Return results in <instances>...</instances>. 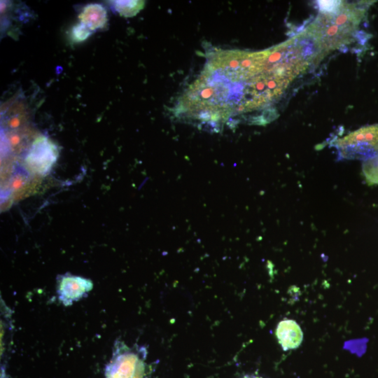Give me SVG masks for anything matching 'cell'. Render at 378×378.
Segmentation results:
<instances>
[{"instance_id": "1", "label": "cell", "mask_w": 378, "mask_h": 378, "mask_svg": "<svg viewBox=\"0 0 378 378\" xmlns=\"http://www.w3.org/2000/svg\"><path fill=\"white\" fill-rule=\"evenodd\" d=\"M369 1L347 3L332 13H320L303 31L313 42L314 62L317 63L330 52L351 43L363 20Z\"/></svg>"}, {"instance_id": "2", "label": "cell", "mask_w": 378, "mask_h": 378, "mask_svg": "<svg viewBox=\"0 0 378 378\" xmlns=\"http://www.w3.org/2000/svg\"><path fill=\"white\" fill-rule=\"evenodd\" d=\"M339 160H364L378 153V124L363 126L330 143Z\"/></svg>"}, {"instance_id": "3", "label": "cell", "mask_w": 378, "mask_h": 378, "mask_svg": "<svg viewBox=\"0 0 378 378\" xmlns=\"http://www.w3.org/2000/svg\"><path fill=\"white\" fill-rule=\"evenodd\" d=\"M115 346L106 378H144V348H130L122 342Z\"/></svg>"}, {"instance_id": "4", "label": "cell", "mask_w": 378, "mask_h": 378, "mask_svg": "<svg viewBox=\"0 0 378 378\" xmlns=\"http://www.w3.org/2000/svg\"><path fill=\"white\" fill-rule=\"evenodd\" d=\"M58 156L57 146L48 137L40 136L33 141L25 156V166L31 172L45 176L50 172Z\"/></svg>"}, {"instance_id": "5", "label": "cell", "mask_w": 378, "mask_h": 378, "mask_svg": "<svg viewBox=\"0 0 378 378\" xmlns=\"http://www.w3.org/2000/svg\"><path fill=\"white\" fill-rule=\"evenodd\" d=\"M92 281L79 276L66 274L57 280V293L59 300L65 306L80 300L92 289Z\"/></svg>"}, {"instance_id": "6", "label": "cell", "mask_w": 378, "mask_h": 378, "mask_svg": "<svg viewBox=\"0 0 378 378\" xmlns=\"http://www.w3.org/2000/svg\"><path fill=\"white\" fill-rule=\"evenodd\" d=\"M276 336L279 344L285 351L298 348L303 339L300 326L293 320L280 321L276 329Z\"/></svg>"}, {"instance_id": "7", "label": "cell", "mask_w": 378, "mask_h": 378, "mask_svg": "<svg viewBox=\"0 0 378 378\" xmlns=\"http://www.w3.org/2000/svg\"><path fill=\"white\" fill-rule=\"evenodd\" d=\"M78 18L80 22L85 25L92 31L103 28L108 20L107 11L99 4L86 5L83 8Z\"/></svg>"}, {"instance_id": "8", "label": "cell", "mask_w": 378, "mask_h": 378, "mask_svg": "<svg viewBox=\"0 0 378 378\" xmlns=\"http://www.w3.org/2000/svg\"><path fill=\"white\" fill-rule=\"evenodd\" d=\"M362 171L368 185L378 184V153L363 160Z\"/></svg>"}, {"instance_id": "9", "label": "cell", "mask_w": 378, "mask_h": 378, "mask_svg": "<svg viewBox=\"0 0 378 378\" xmlns=\"http://www.w3.org/2000/svg\"><path fill=\"white\" fill-rule=\"evenodd\" d=\"M114 8L120 15L125 17L135 15L144 7L143 1H113Z\"/></svg>"}, {"instance_id": "10", "label": "cell", "mask_w": 378, "mask_h": 378, "mask_svg": "<svg viewBox=\"0 0 378 378\" xmlns=\"http://www.w3.org/2000/svg\"><path fill=\"white\" fill-rule=\"evenodd\" d=\"M92 31L81 22L74 25L71 31V38L74 42H83L85 41Z\"/></svg>"}, {"instance_id": "11", "label": "cell", "mask_w": 378, "mask_h": 378, "mask_svg": "<svg viewBox=\"0 0 378 378\" xmlns=\"http://www.w3.org/2000/svg\"><path fill=\"white\" fill-rule=\"evenodd\" d=\"M342 1H317L320 13H332L342 4Z\"/></svg>"}, {"instance_id": "12", "label": "cell", "mask_w": 378, "mask_h": 378, "mask_svg": "<svg viewBox=\"0 0 378 378\" xmlns=\"http://www.w3.org/2000/svg\"><path fill=\"white\" fill-rule=\"evenodd\" d=\"M242 378H262V377L255 376V375H246Z\"/></svg>"}]
</instances>
